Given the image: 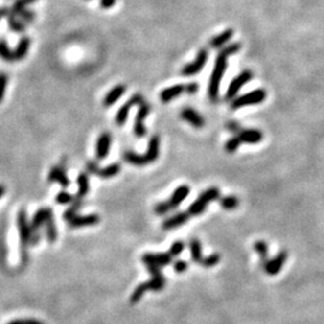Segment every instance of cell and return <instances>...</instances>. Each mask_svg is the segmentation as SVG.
<instances>
[{"instance_id": "cell-41", "label": "cell", "mask_w": 324, "mask_h": 324, "mask_svg": "<svg viewBox=\"0 0 324 324\" xmlns=\"http://www.w3.org/2000/svg\"><path fill=\"white\" fill-rule=\"evenodd\" d=\"M240 144H241L240 139H239L238 136H235V137L231 138V139L227 140L225 148H226V150L228 151V153H234V151L238 149L239 145H240Z\"/></svg>"}, {"instance_id": "cell-32", "label": "cell", "mask_w": 324, "mask_h": 324, "mask_svg": "<svg viewBox=\"0 0 324 324\" xmlns=\"http://www.w3.org/2000/svg\"><path fill=\"white\" fill-rule=\"evenodd\" d=\"M207 206H208V204H207L206 202L202 201L201 198H197V200L188 207V215H190V216L191 215H192V216H197V215L203 214V212L206 211Z\"/></svg>"}, {"instance_id": "cell-5", "label": "cell", "mask_w": 324, "mask_h": 324, "mask_svg": "<svg viewBox=\"0 0 324 324\" xmlns=\"http://www.w3.org/2000/svg\"><path fill=\"white\" fill-rule=\"evenodd\" d=\"M87 169L89 173L96 174L101 178L108 179V178L116 177V174H119V172H120V164L113 163V164H110V166L105 167V168H100L99 164L96 163V161L90 160L87 162Z\"/></svg>"}, {"instance_id": "cell-20", "label": "cell", "mask_w": 324, "mask_h": 324, "mask_svg": "<svg viewBox=\"0 0 324 324\" xmlns=\"http://www.w3.org/2000/svg\"><path fill=\"white\" fill-rule=\"evenodd\" d=\"M188 193H190V187H188L187 185H182V186L178 187L177 190L174 191L173 195H172V197L169 198V201H168L171 208L172 209L177 208V207L179 206V204L182 203V202L187 197Z\"/></svg>"}, {"instance_id": "cell-35", "label": "cell", "mask_w": 324, "mask_h": 324, "mask_svg": "<svg viewBox=\"0 0 324 324\" xmlns=\"http://www.w3.org/2000/svg\"><path fill=\"white\" fill-rule=\"evenodd\" d=\"M35 1L36 0H16L15 4H13L11 6V9H10V12H11L12 15L17 16L18 13H20L21 11H23V10L28 6V5L34 4Z\"/></svg>"}, {"instance_id": "cell-33", "label": "cell", "mask_w": 324, "mask_h": 324, "mask_svg": "<svg viewBox=\"0 0 324 324\" xmlns=\"http://www.w3.org/2000/svg\"><path fill=\"white\" fill-rule=\"evenodd\" d=\"M198 198H201L202 201L206 202L207 204L210 203V202H214V201L219 200V198H220V191H219V188H217V187H210V188H208V190L204 191L203 193H201L200 197H198Z\"/></svg>"}, {"instance_id": "cell-12", "label": "cell", "mask_w": 324, "mask_h": 324, "mask_svg": "<svg viewBox=\"0 0 324 324\" xmlns=\"http://www.w3.org/2000/svg\"><path fill=\"white\" fill-rule=\"evenodd\" d=\"M48 182L59 183L64 188L70 186L71 182L65 173V163H64V162L62 163V166H55L50 169L48 174Z\"/></svg>"}, {"instance_id": "cell-14", "label": "cell", "mask_w": 324, "mask_h": 324, "mask_svg": "<svg viewBox=\"0 0 324 324\" xmlns=\"http://www.w3.org/2000/svg\"><path fill=\"white\" fill-rule=\"evenodd\" d=\"M142 261L145 264H154L162 268L172 262V256L169 254H145L142 256Z\"/></svg>"}, {"instance_id": "cell-39", "label": "cell", "mask_w": 324, "mask_h": 324, "mask_svg": "<svg viewBox=\"0 0 324 324\" xmlns=\"http://www.w3.org/2000/svg\"><path fill=\"white\" fill-rule=\"evenodd\" d=\"M73 201H75V196H72L69 192H65V191H62V192H59L55 196V202L58 204H69L72 203Z\"/></svg>"}, {"instance_id": "cell-27", "label": "cell", "mask_w": 324, "mask_h": 324, "mask_svg": "<svg viewBox=\"0 0 324 324\" xmlns=\"http://www.w3.org/2000/svg\"><path fill=\"white\" fill-rule=\"evenodd\" d=\"M190 252L192 261L201 264L202 259H203V255H202V245L198 239L192 238L190 240Z\"/></svg>"}, {"instance_id": "cell-17", "label": "cell", "mask_w": 324, "mask_h": 324, "mask_svg": "<svg viewBox=\"0 0 324 324\" xmlns=\"http://www.w3.org/2000/svg\"><path fill=\"white\" fill-rule=\"evenodd\" d=\"M188 217H190L188 212H178V214L174 215V216L164 220L163 224H162V228L166 231L174 230V228L179 227V226L184 225L185 222H187Z\"/></svg>"}, {"instance_id": "cell-21", "label": "cell", "mask_w": 324, "mask_h": 324, "mask_svg": "<svg viewBox=\"0 0 324 324\" xmlns=\"http://www.w3.org/2000/svg\"><path fill=\"white\" fill-rule=\"evenodd\" d=\"M184 92H185V86H183V84L169 87L167 88V89L162 90L160 94V99L161 101H163V102H168V101L173 100L175 97L179 96V95H182Z\"/></svg>"}, {"instance_id": "cell-4", "label": "cell", "mask_w": 324, "mask_h": 324, "mask_svg": "<svg viewBox=\"0 0 324 324\" xmlns=\"http://www.w3.org/2000/svg\"><path fill=\"white\" fill-rule=\"evenodd\" d=\"M46 212L47 208L39 209L31 219V245H38L41 241V230L44 228L45 220H46Z\"/></svg>"}, {"instance_id": "cell-44", "label": "cell", "mask_w": 324, "mask_h": 324, "mask_svg": "<svg viewBox=\"0 0 324 324\" xmlns=\"http://www.w3.org/2000/svg\"><path fill=\"white\" fill-rule=\"evenodd\" d=\"M187 262L186 261H177L173 264V269L175 270L177 273H184L187 270Z\"/></svg>"}, {"instance_id": "cell-26", "label": "cell", "mask_w": 324, "mask_h": 324, "mask_svg": "<svg viewBox=\"0 0 324 324\" xmlns=\"http://www.w3.org/2000/svg\"><path fill=\"white\" fill-rule=\"evenodd\" d=\"M233 36V30L232 29H227V30H225L224 33L219 34L217 36H215L214 39L210 40V46L212 48H220V47H222L226 42L230 41L231 39H232Z\"/></svg>"}, {"instance_id": "cell-18", "label": "cell", "mask_w": 324, "mask_h": 324, "mask_svg": "<svg viewBox=\"0 0 324 324\" xmlns=\"http://www.w3.org/2000/svg\"><path fill=\"white\" fill-rule=\"evenodd\" d=\"M125 92H126V87H125L124 84H118V86H116L105 96V99H103V106H105V107H111V106H113L116 101L123 96Z\"/></svg>"}, {"instance_id": "cell-43", "label": "cell", "mask_w": 324, "mask_h": 324, "mask_svg": "<svg viewBox=\"0 0 324 324\" xmlns=\"http://www.w3.org/2000/svg\"><path fill=\"white\" fill-rule=\"evenodd\" d=\"M6 86H7V76L6 73L1 72L0 73V102H1L2 99H4Z\"/></svg>"}, {"instance_id": "cell-45", "label": "cell", "mask_w": 324, "mask_h": 324, "mask_svg": "<svg viewBox=\"0 0 324 324\" xmlns=\"http://www.w3.org/2000/svg\"><path fill=\"white\" fill-rule=\"evenodd\" d=\"M197 90H198V84L196 83V82H193V83H188V84H186V86H185V92H186L187 94H190V95L195 94Z\"/></svg>"}, {"instance_id": "cell-36", "label": "cell", "mask_w": 324, "mask_h": 324, "mask_svg": "<svg viewBox=\"0 0 324 324\" xmlns=\"http://www.w3.org/2000/svg\"><path fill=\"white\" fill-rule=\"evenodd\" d=\"M0 58L6 62H13L15 60V54L13 50L10 49L7 44L5 41H0Z\"/></svg>"}, {"instance_id": "cell-31", "label": "cell", "mask_w": 324, "mask_h": 324, "mask_svg": "<svg viewBox=\"0 0 324 324\" xmlns=\"http://www.w3.org/2000/svg\"><path fill=\"white\" fill-rule=\"evenodd\" d=\"M220 206L225 209V210H234L238 208L239 200L235 196H225V197L219 198Z\"/></svg>"}, {"instance_id": "cell-37", "label": "cell", "mask_w": 324, "mask_h": 324, "mask_svg": "<svg viewBox=\"0 0 324 324\" xmlns=\"http://www.w3.org/2000/svg\"><path fill=\"white\" fill-rule=\"evenodd\" d=\"M17 18L21 21L22 23H24V24H30V23L34 22V20H35V12L31 11V10H23V11H21L20 13L17 15Z\"/></svg>"}, {"instance_id": "cell-46", "label": "cell", "mask_w": 324, "mask_h": 324, "mask_svg": "<svg viewBox=\"0 0 324 324\" xmlns=\"http://www.w3.org/2000/svg\"><path fill=\"white\" fill-rule=\"evenodd\" d=\"M227 129L231 130L232 132H234V134H239V132L241 131V127L239 126L238 123H235V121H230V123L227 124Z\"/></svg>"}, {"instance_id": "cell-48", "label": "cell", "mask_w": 324, "mask_h": 324, "mask_svg": "<svg viewBox=\"0 0 324 324\" xmlns=\"http://www.w3.org/2000/svg\"><path fill=\"white\" fill-rule=\"evenodd\" d=\"M24 321L25 324H45L44 322H41V321L35 320V318H24Z\"/></svg>"}, {"instance_id": "cell-19", "label": "cell", "mask_w": 324, "mask_h": 324, "mask_svg": "<svg viewBox=\"0 0 324 324\" xmlns=\"http://www.w3.org/2000/svg\"><path fill=\"white\" fill-rule=\"evenodd\" d=\"M180 116H182L183 119H185V120H186L187 123H190L192 126L198 127V129L204 126V119L202 118L196 111L191 110V108H185V110H183Z\"/></svg>"}, {"instance_id": "cell-7", "label": "cell", "mask_w": 324, "mask_h": 324, "mask_svg": "<svg viewBox=\"0 0 324 324\" xmlns=\"http://www.w3.org/2000/svg\"><path fill=\"white\" fill-rule=\"evenodd\" d=\"M252 79V72L250 70H245L235 77L232 82H231L230 87L227 89V94H226V100L234 99L235 95L238 94L239 90L244 87V84L248 83Z\"/></svg>"}, {"instance_id": "cell-38", "label": "cell", "mask_w": 324, "mask_h": 324, "mask_svg": "<svg viewBox=\"0 0 324 324\" xmlns=\"http://www.w3.org/2000/svg\"><path fill=\"white\" fill-rule=\"evenodd\" d=\"M219 262H220V255L212 254L208 257H203L201 264L203 265L204 268H212V267H215V265H216Z\"/></svg>"}, {"instance_id": "cell-25", "label": "cell", "mask_w": 324, "mask_h": 324, "mask_svg": "<svg viewBox=\"0 0 324 324\" xmlns=\"http://www.w3.org/2000/svg\"><path fill=\"white\" fill-rule=\"evenodd\" d=\"M77 184H78V192L76 197L83 198L89 193V175L88 173H81L77 177Z\"/></svg>"}, {"instance_id": "cell-29", "label": "cell", "mask_w": 324, "mask_h": 324, "mask_svg": "<svg viewBox=\"0 0 324 324\" xmlns=\"http://www.w3.org/2000/svg\"><path fill=\"white\" fill-rule=\"evenodd\" d=\"M6 18H7V22H9V28L11 29L12 31H16V33H22V31L25 30L24 23L21 22V21L17 18V16L12 15V13L10 12V9H9V13H7Z\"/></svg>"}, {"instance_id": "cell-22", "label": "cell", "mask_w": 324, "mask_h": 324, "mask_svg": "<svg viewBox=\"0 0 324 324\" xmlns=\"http://www.w3.org/2000/svg\"><path fill=\"white\" fill-rule=\"evenodd\" d=\"M159 150H160V138L158 136H153L149 140L147 154L144 155L145 159H147L148 163L154 162L159 158Z\"/></svg>"}, {"instance_id": "cell-40", "label": "cell", "mask_w": 324, "mask_h": 324, "mask_svg": "<svg viewBox=\"0 0 324 324\" xmlns=\"http://www.w3.org/2000/svg\"><path fill=\"white\" fill-rule=\"evenodd\" d=\"M184 249H185V244L183 243V241L178 240V241H175V243L172 244V246H171V249H169L168 254L171 255L172 257L179 256V255L182 254L183 251H184Z\"/></svg>"}, {"instance_id": "cell-16", "label": "cell", "mask_w": 324, "mask_h": 324, "mask_svg": "<svg viewBox=\"0 0 324 324\" xmlns=\"http://www.w3.org/2000/svg\"><path fill=\"white\" fill-rule=\"evenodd\" d=\"M237 136L241 143H248V144H256L261 142L263 138L262 132L255 129L241 130Z\"/></svg>"}, {"instance_id": "cell-15", "label": "cell", "mask_w": 324, "mask_h": 324, "mask_svg": "<svg viewBox=\"0 0 324 324\" xmlns=\"http://www.w3.org/2000/svg\"><path fill=\"white\" fill-rule=\"evenodd\" d=\"M111 142H112V138L108 132H103L100 135V137L97 138L96 142V156L99 160H103L108 156L110 154V148H111Z\"/></svg>"}, {"instance_id": "cell-42", "label": "cell", "mask_w": 324, "mask_h": 324, "mask_svg": "<svg viewBox=\"0 0 324 324\" xmlns=\"http://www.w3.org/2000/svg\"><path fill=\"white\" fill-rule=\"evenodd\" d=\"M171 210H172V208H171V206H169L168 201L160 202V203L156 204L155 208H154V211H155V214H158V215H164Z\"/></svg>"}, {"instance_id": "cell-24", "label": "cell", "mask_w": 324, "mask_h": 324, "mask_svg": "<svg viewBox=\"0 0 324 324\" xmlns=\"http://www.w3.org/2000/svg\"><path fill=\"white\" fill-rule=\"evenodd\" d=\"M82 206H83V202H82V198L75 197V201L72 202V206H71L70 208L66 209V210L64 211V214H63L64 221L69 222V221H71V220H72L73 217H76L77 215H78V211L81 210Z\"/></svg>"}, {"instance_id": "cell-1", "label": "cell", "mask_w": 324, "mask_h": 324, "mask_svg": "<svg viewBox=\"0 0 324 324\" xmlns=\"http://www.w3.org/2000/svg\"><path fill=\"white\" fill-rule=\"evenodd\" d=\"M240 45L239 44H232L230 46L225 47L221 49V52L219 53L216 58V63H215L214 70H212L210 81H209V97L211 101H216L217 96H219V88L220 83H221V79L224 77V73L227 69V59L230 55L237 53L240 49Z\"/></svg>"}, {"instance_id": "cell-50", "label": "cell", "mask_w": 324, "mask_h": 324, "mask_svg": "<svg viewBox=\"0 0 324 324\" xmlns=\"http://www.w3.org/2000/svg\"><path fill=\"white\" fill-rule=\"evenodd\" d=\"M7 324H25V321H24V318H21V320H13L11 321V322H9Z\"/></svg>"}, {"instance_id": "cell-3", "label": "cell", "mask_w": 324, "mask_h": 324, "mask_svg": "<svg viewBox=\"0 0 324 324\" xmlns=\"http://www.w3.org/2000/svg\"><path fill=\"white\" fill-rule=\"evenodd\" d=\"M267 97V93L263 89H256L254 92L248 93L245 95H241L232 102V108L233 110H238V108L245 107V106H251V105H257V103H261L262 101L265 100Z\"/></svg>"}, {"instance_id": "cell-28", "label": "cell", "mask_w": 324, "mask_h": 324, "mask_svg": "<svg viewBox=\"0 0 324 324\" xmlns=\"http://www.w3.org/2000/svg\"><path fill=\"white\" fill-rule=\"evenodd\" d=\"M124 159L129 162V163L135 164V166H144V164H148V161L144 155H139V154L135 153V151L132 150L125 151Z\"/></svg>"}, {"instance_id": "cell-11", "label": "cell", "mask_w": 324, "mask_h": 324, "mask_svg": "<svg viewBox=\"0 0 324 324\" xmlns=\"http://www.w3.org/2000/svg\"><path fill=\"white\" fill-rule=\"evenodd\" d=\"M44 231H45V235H46V239L48 243L53 244L57 241L58 231H57V227H55L53 211L50 208H47L46 220H45V225H44Z\"/></svg>"}, {"instance_id": "cell-51", "label": "cell", "mask_w": 324, "mask_h": 324, "mask_svg": "<svg viewBox=\"0 0 324 324\" xmlns=\"http://www.w3.org/2000/svg\"><path fill=\"white\" fill-rule=\"evenodd\" d=\"M5 195V186L4 185H0V198Z\"/></svg>"}, {"instance_id": "cell-8", "label": "cell", "mask_w": 324, "mask_h": 324, "mask_svg": "<svg viewBox=\"0 0 324 324\" xmlns=\"http://www.w3.org/2000/svg\"><path fill=\"white\" fill-rule=\"evenodd\" d=\"M207 59H208V50L201 49L200 52H198L197 58H196L195 62L187 64V65H185L184 68H183L182 75L188 77L198 73L202 69L204 68V65H206Z\"/></svg>"}, {"instance_id": "cell-2", "label": "cell", "mask_w": 324, "mask_h": 324, "mask_svg": "<svg viewBox=\"0 0 324 324\" xmlns=\"http://www.w3.org/2000/svg\"><path fill=\"white\" fill-rule=\"evenodd\" d=\"M17 226L18 232H20L21 241V255H22V263L25 264L28 262V249L31 244V228L28 221L26 211L24 209H21L17 214Z\"/></svg>"}, {"instance_id": "cell-13", "label": "cell", "mask_w": 324, "mask_h": 324, "mask_svg": "<svg viewBox=\"0 0 324 324\" xmlns=\"http://www.w3.org/2000/svg\"><path fill=\"white\" fill-rule=\"evenodd\" d=\"M100 222V216L97 214H89L81 216V215H77L76 217H73L71 221H69L68 224L70 226V228H81V227H89V226H95Z\"/></svg>"}, {"instance_id": "cell-10", "label": "cell", "mask_w": 324, "mask_h": 324, "mask_svg": "<svg viewBox=\"0 0 324 324\" xmlns=\"http://www.w3.org/2000/svg\"><path fill=\"white\" fill-rule=\"evenodd\" d=\"M286 259H287V252L286 251L278 252L274 258L269 259V261L263 265V269H264V272L270 276L278 274V273L281 272V269H282V265L285 264Z\"/></svg>"}, {"instance_id": "cell-30", "label": "cell", "mask_w": 324, "mask_h": 324, "mask_svg": "<svg viewBox=\"0 0 324 324\" xmlns=\"http://www.w3.org/2000/svg\"><path fill=\"white\" fill-rule=\"evenodd\" d=\"M255 251L259 255V258H261V264L262 267L268 261H269V256H268V245L265 241L263 240H258L255 243L254 245Z\"/></svg>"}, {"instance_id": "cell-47", "label": "cell", "mask_w": 324, "mask_h": 324, "mask_svg": "<svg viewBox=\"0 0 324 324\" xmlns=\"http://www.w3.org/2000/svg\"><path fill=\"white\" fill-rule=\"evenodd\" d=\"M116 2V0H100V6L102 9H111L114 6Z\"/></svg>"}, {"instance_id": "cell-9", "label": "cell", "mask_w": 324, "mask_h": 324, "mask_svg": "<svg viewBox=\"0 0 324 324\" xmlns=\"http://www.w3.org/2000/svg\"><path fill=\"white\" fill-rule=\"evenodd\" d=\"M142 101H144L142 95L140 94L134 95V96L127 101L125 105L121 106L120 110L118 111V113H116V123L118 124L119 126H123V125L125 124V121H126L127 116H129V112H130V110H131L132 106L139 105Z\"/></svg>"}, {"instance_id": "cell-23", "label": "cell", "mask_w": 324, "mask_h": 324, "mask_svg": "<svg viewBox=\"0 0 324 324\" xmlns=\"http://www.w3.org/2000/svg\"><path fill=\"white\" fill-rule=\"evenodd\" d=\"M30 39L28 38V36H24V38H22L20 40V42H18L17 47H16V49L13 50V54H15V60H22L23 58L25 57L26 53H28L29 50V47H30Z\"/></svg>"}, {"instance_id": "cell-49", "label": "cell", "mask_w": 324, "mask_h": 324, "mask_svg": "<svg viewBox=\"0 0 324 324\" xmlns=\"http://www.w3.org/2000/svg\"><path fill=\"white\" fill-rule=\"evenodd\" d=\"M7 13H9V9H7V7H0V20L6 17Z\"/></svg>"}, {"instance_id": "cell-6", "label": "cell", "mask_w": 324, "mask_h": 324, "mask_svg": "<svg viewBox=\"0 0 324 324\" xmlns=\"http://www.w3.org/2000/svg\"><path fill=\"white\" fill-rule=\"evenodd\" d=\"M150 112V107L145 101H142L139 103V110H138L136 120H135L134 132L137 137L142 138L147 135V129L144 126V119L147 118Z\"/></svg>"}, {"instance_id": "cell-34", "label": "cell", "mask_w": 324, "mask_h": 324, "mask_svg": "<svg viewBox=\"0 0 324 324\" xmlns=\"http://www.w3.org/2000/svg\"><path fill=\"white\" fill-rule=\"evenodd\" d=\"M147 291H149L147 282H143L140 283L139 286H137V288L132 292L131 297H130V301H131V304H136V302L139 301Z\"/></svg>"}]
</instances>
